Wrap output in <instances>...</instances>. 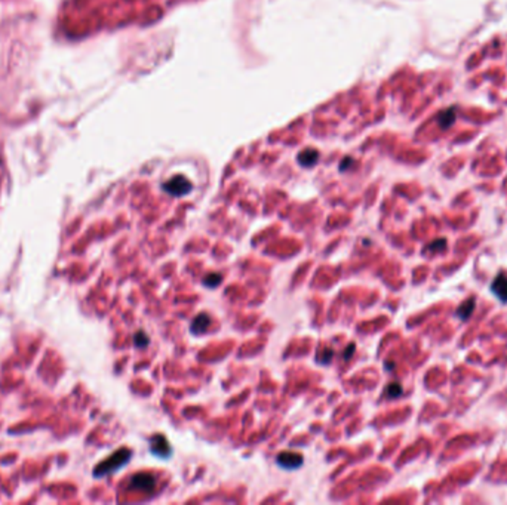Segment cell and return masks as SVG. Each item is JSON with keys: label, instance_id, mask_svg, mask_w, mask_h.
I'll return each mask as SVG.
<instances>
[{"label": "cell", "instance_id": "obj_1", "mask_svg": "<svg viewBox=\"0 0 507 505\" xmlns=\"http://www.w3.org/2000/svg\"><path fill=\"white\" fill-rule=\"evenodd\" d=\"M132 452L126 448H122L119 450H116L113 455H110L107 459H104L102 462H99L95 470H94V476L95 477H104L108 476L115 471H117L119 468H122L123 465H126L131 459Z\"/></svg>", "mask_w": 507, "mask_h": 505}, {"label": "cell", "instance_id": "obj_2", "mask_svg": "<svg viewBox=\"0 0 507 505\" xmlns=\"http://www.w3.org/2000/svg\"><path fill=\"white\" fill-rule=\"evenodd\" d=\"M163 190L169 193L171 196L179 197V196H186L192 191V184L184 176H174L168 183L163 184Z\"/></svg>", "mask_w": 507, "mask_h": 505}, {"label": "cell", "instance_id": "obj_3", "mask_svg": "<svg viewBox=\"0 0 507 505\" xmlns=\"http://www.w3.org/2000/svg\"><path fill=\"white\" fill-rule=\"evenodd\" d=\"M155 486H156V480L152 474L149 473H138L135 474L131 482H129V487L134 489V490H139V492H144V493H150L155 490Z\"/></svg>", "mask_w": 507, "mask_h": 505}, {"label": "cell", "instance_id": "obj_4", "mask_svg": "<svg viewBox=\"0 0 507 505\" xmlns=\"http://www.w3.org/2000/svg\"><path fill=\"white\" fill-rule=\"evenodd\" d=\"M491 292L503 304H507V276L504 273H500L494 277L491 283Z\"/></svg>", "mask_w": 507, "mask_h": 505}, {"label": "cell", "instance_id": "obj_5", "mask_svg": "<svg viewBox=\"0 0 507 505\" xmlns=\"http://www.w3.org/2000/svg\"><path fill=\"white\" fill-rule=\"evenodd\" d=\"M277 464L288 470H295L303 464V456L294 452H282L277 455Z\"/></svg>", "mask_w": 507, "mask_h": 505}, {"label": "cell", "instance_id": "obj_6", "mask_svg": "<svg viewBox=\"0 0 507 505\" xmlns=\"http://www.w3.org/2000/svg\"><path fill=\"white\" fill-rule=\"evenodd\" d=\"M152 452L159 458H168L171 453V448L166 439L162 434H157L152 439Z\"/></svg>", "mask_w": 507, "mask_h": 505}, {"label": "cell", "instance_id": "obj_7", "mask_svg": "<svg viewBox=\"0 0 507 505\" xmlns=\"http://www.w3.org/2000/svg\"><path fill=\"white\" fill-rule=\"evenodd\" d=\"M209 324H211L209 316L202 313L192 321V332L196 334V335H200V334L206 332V329L209 328Z\"/></svg>", "mask_w": 507, "mask_h": 505}, {"label": "cell", "instance_id": "obj_8", "mask_svg": "<svg viewBox=\"0 0 507 505\" xmlns=\"http://www.w3.org/2000/svg\"><path fill=\"white\" fill-rule=\"evenodd\" d=\"M475 310V298H468L464 304H461L457 310V316L461 318V320H467L470 316H472Z\"/></svg>", "mask_w": 507, "mask_h": 505}, {"label": "cell", "instance_id": "obj_9", "mask_svg": "<svg viewBox=\"0 0 507 505\" xmlns=\"http://www.w3.org/2000/svg\"><path fill=\"white\" fill-rule=\"evenodd\" d=\"M401 394H402V387H401L399 384L393 382V384H390V385L387 387V391H386V395H387V397H390V399H396V397H399Z\"/></svg>", "mask_w": 507, "mask_h": 505}, {"label": "cell", "instance_id": "obj_10", "mask_svg": "<svg viewBox=\"0 0 507 505\" xmlns=\"http://www.w3.org/2000/svg\"><path fill=\"white\" fill-rule=\"evenodd\" d=\"M134 344L138 347V348H144L149 345V337L144 334V332H136L135 337H134Z\"/></svg>", "mask_w": 507, "mask_h": 505}, {"label": "cell", "instance_id": "obj_11", "mask_svg": "<svg viewBox=\"0 0 507 505\" xmlns=\"http://www.w3.org/2000/svg\"><path fill=\"white\" fill-rule=\"evenodd\" d=\"M221 274H218V273H212V274H208L206 277H205V284L206 286H209V287H215V286H218L220 283H221Z\"/></svg>", "mask_w": 507, "mask_h": 505}, {"label": "cell", "instance_id": "obj_12", "mask_svg": "<svg viewBox=\"0 0 507 505\" xmlns=\"http://www.w3.org/2000/svg\"><path fill=\"white\" fill-rule=\"evenodd\" d=\"M445 239H439V240H434L431 242L429 246H427V252H436V250H444L445 249Z\"/></svg>", "mask_w": 507, "mask_h": 505}, {"label": "cell", "instance_id": "obj_13", "mask_svg": "<svg viewBox=\"0 0 507 505\" xmlns=\"http://www.w3.org/2000/svg\"><path fill=\"white\" fill-rule=\"evenodd\" d=\"M454 117H455V112H454V110H449V112L444 113V114H442V117H441V125H442L444 128H445V126L452 125Z\"/></svg>", "mask_w": 507, "mask_h": 505}, {"label": "cell", "instance_id": "obj_14", "mask_svg": "<svg viewBox=\"0 0 507 505\" xmlns=\"http://www.w3.org/2000/svg\"><path fill=\"white\" fill-rule=\"evenodd\" d=\"M332 357H334V353H332V350H325L323 351V354H322V357H319V362L322 363V365H325V363H330L331 362V360H332Z\"/></svg>", "mask_w": 507, "mask_h": 505}, {"label": "cell", "instance_id": "obj_15", "mask_svg": "<svg viewBox=\"0 0 507 505\" xmlns=\"http://www.w3.org/2000/svg\"><path fill=\"white\" fill-rule=\"evenodd\" d=\"M353 350H354V344H350V348H349V347L346 348V353H344V360H347V358H350V357H351Z\"/></svg>", "mask_w": 507, "mask_h": 505}]
</instances>
